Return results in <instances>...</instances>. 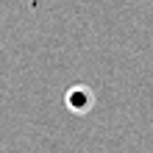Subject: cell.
Masks as SVG:
<instances>
[{
  "mask_svg": "<svg viewBox=\"0 0 153 153\" xmlns=\"http://www.w3.org/2000/svg\"><path fill=\"white\" fill-rule=\"evenodd\" d=\"M64 103H67V109L73 111V114H86V111L95 106V92H92L86 84H75V86L67 89Z\"/></svg>",
  "mask_w": 153,
  "mask_h": 153,
  "instance_id": "6da1fadb",
  "label": "cell"
}]
</instances>
